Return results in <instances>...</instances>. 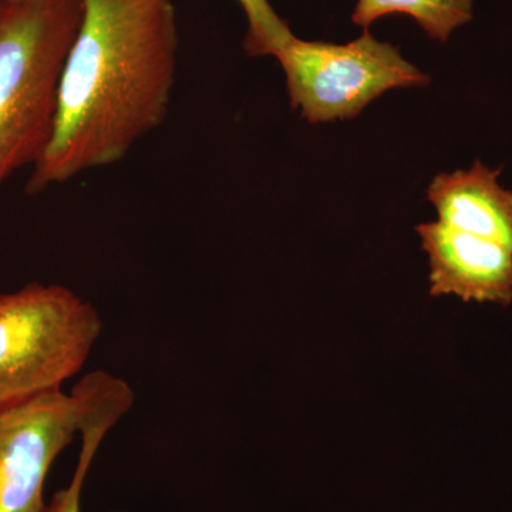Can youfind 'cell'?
I'll return each instance as SVG.
<instances>
[{"instance_id":"7","label":"cell","mask_w":512,"mask_h":512,"mask_svg":"<svg viewBox=\"0 0 512 512\" xmlns=\"http://www.w3.org/2000/svg\"><path fill=\"white\" fill-rule=\"evenodd\" d=\"M501 170L480 160L468 170L440 173L427 188L439 222L512 251V191L498 183Z\"/></svg>"},{"instance_id":"9","label":"cell","mask_w":512,"mask_h":512,"mask_svg":"<svg viewBox=\"0 0 512 512\" xmlns=\"http://www.w3.org/2000/svg\"><path fill=\"white\" fill-rule=\"evenodd\" d=\"M393 13L412 16L431 39L447 42L454 30L473 19V0H357L352 20L367 29Z\"/></svg>"},{"instance_id":"4","label":"cell","mask_w":512,"mask_h":512,"mask_svg":"<svg viewBox=\"0 0 512 512\" xmlns=\"http://www.w3.org/2000/svg\"><path fill=\"white\" fill-rule=\"evenodd\" d=\"M274 57L284 70L291 106L311 124L353 119L389 90L430 82L396 47L379 42L367 29L346 45L292 35Z\"/></svg>"},{"instance_id":"2","label":"cell","mask_w":512,"mask_h":512,"mask_svg":"<svg viewBox=\"0 0 512 512\" xmlns=\"http://www.w3.org/2000/svg\"><path fill=\"white\" fill-rule=\"evenodd\" d=\"M83 0H0V188L45 154Z\"/></svg>"},{"instance_id":"10","label":"cell","mask_w":512,"mask_h":512,"mask_svg":"<svg viewBox=\"0 0 512 512\" xmlns=\"http://www.w3.org/2000/svg\"><path fill=\"white\" fill-rule=\"evenodd\" d=\"M248 19L244 47L249 56H274L293 35L288 23L276 15L268 0H238Z\"/></svg>"},{"instance_id":"8","label":"cell","mask_w":512,"mask_h":512,"mask_svg":"<svg viewBox=\"0 0 512 512\" xmlns=\"http://www.w3.org/2000/svg\"><path fill=\"white\" fill-rule=\"evenodd\" d=\"M134 402L136 394L128 384L114 382L104 387L80 430L82 450L72 483L69 487L57 491L43 512H82L83 485L97 450L109 431L130 412Z\"/></svg>"},{"instance_id":"6","label":"cell","mask_w":512,"mask_h":512,"mask_svg":"<svg viewBox=\"0 0 512 512\" xmlns=\"http://www.w3.org/2000/svg\"><path fill=\"white\" fill-rule=\"evenodd\" d=\"M429 256L430 295L464 302L512 303V251L441 222L416 227Z\"/></svg>"},{"instance_id":"1","label":"cell","mask_w":512,"mask_h":512,"mask_svg":"<svg viewBox=\"0 0 512 512\" xmlns=\"http://www.w3.org/2000/svg\"><path fill=\"white\" fill-rule=\"evenodd\" d=\"M178 49L173 0H83L55 128L26 191L37 194L119 163L160 127L170 109Z\"/></svg>"},{"instance_id":"5","label":"cell","mask_w":512,"mask_h":512,"mask_svg":"<svg viewBox=\"0 0 512 512\" xmlns=\"http://www.w3.org/2000/svg\"><path fill=\"white\" fill-rule=\"evenodd\" d=\"M103 370L73 387L43 394L0 413V512H43L47 474L82 430L99 393Z\"/></svg>"},{"instance_id":"3","label":"cell","mask_w":512,"mask_h":512,"mask_svg":"<svg viewBox=\"0 0 512 512\" xmlns=\"http://www.w3.org/2000/svg\"><path fill=\"white\" fill-rule=\"evenodd\" d=\"M103 329L93 303L66 286L32 282L0 293V413L62 390Z\"/></svg>"}]
</instances>
